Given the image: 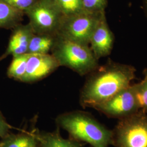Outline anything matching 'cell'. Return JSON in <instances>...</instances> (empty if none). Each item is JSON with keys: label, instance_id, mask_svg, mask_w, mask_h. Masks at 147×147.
<instances>
[{"label": "cell", "instance_id": "cell-1", "mask_svg": "<svg viewBox=\"0 0 147 147\" xmlns=\"http://www.w3.org/2000/svg\"><path fill=\"white\" fill-rule=\"evenodd\" d=\"M136 69L131 65L109 59L87 75L80 94V104L94 109L131 84Z\"/></svg>", "mask_w": 147, "mask_h": 147}, {"label": "cell", "instance_id": "cell-2", "mask_svg": "<svg viewBox=\"0 0 147 147\" xmlns=\"http://www.w3.org/2000/svg\"><path fill=\"white\" fill-rule=\"evenodd\" d=\"M55 121L58 127L68 132L71 138L88 143L92 147L112 145V130L87 112L76 110L63 113Z\"/></svg>", "mask_w": 147, "mask_h": 147}, {"label": "cell", "instance_id": "cell-3", "mask_svg": "<svg viewBox=\"0 0 147 147\" xmlns=\"http://www.w3.org/2000/svg\"><path fill=\"white\" fill-rule=\"evenodd\" d=\"M51 54L60 67L70 69L80 76L87 75L99 65L88 45L56 34Z\"/></svg>", "mask_w": 147, "mask_h": 147}, {"label": "cell", "instance_id": "cell-4", "mask_svg": "<svg viewBox=\"0 0 147 147\" xmlns=\"http://www.w3.org/2000/svg\"><path fill=\"white\" fill-rule=\"evenodd\" d=\"M115 147H147V113L140 110L119 119L112 130Z\"/></svg>", "mask_w": 147, "mask_h": 147}, {"label": "cell", "instance_id": "cell-5", "mask_svg": "<svg viewBox=\"0 0 147 147\" xmlns=\"http://www.w3.org/2000/svg\"><path fill=\"white\" fill-rule=\"evenodd\" d=\"M25 14L37 34L56 35L64 17L53 0H38Z\"/></svg>", "mask_w": 147, "mask_h": 147}, {"label": "cell", "instance_id": "cell-6", "mask_svg": "<svg viewBox=\"0 0 147 147\" xmlns=\"http://www.w3.org/2000/svg\"><path fill=\"white\" fill-rule=\"evenodd\" d=\"M105 11L80 13L64 16L57 34L75 42L89 46L90 38Z\"/></svg>", "mask_w": 147, "mask_h": 147}, {"label": "cell", "instance_id": "cell-7", "mask_svg": "<svg viewBox=\"0 0 147 147\" xmlns=\"http://www.w3.org/2000/svg\"><path fill=\"white\" fill-rule=\"evenodd\" d=\"M107 117L118 120L131 116L140 110L135 84L121 90L109 100L94 108Z\"/></svg>", "mask_w": 147, "mask_h": 147}, {"label": "cell", "instance_id": "cell-8", "mask_svg": "<svg viewBox=\"0 0 147 147\" xmlns=\"http://www.w3.org/2000/svg\"><path fill=\"white\" fill-rule=\"evenodd\" d=\"M60 67L51 53L28 54L26 70L22 82L32 84L45 79Z\"/></svg>", "mask_w": 147, "mask_h": 147}, {"label": "cell", "instance_id": "cell-9", "mask_svg": "<svg viewBox=\"0 0 147 147\" xmlns=\"http://www.w3.org/2000/svg\"><path fill=\"white\" fill-rule=\"evenodd\" d=\"M115 36L111 30L104 14L95 27L89 40V47L99 60L110 55L113 50Z\"/></svg>", "mask_w": 147, "mask_h": 147}, {"label": "cell", "instance_id": "cell-10", "mask_svg": "<svg viewBox=\"0 0 147 147\" xmlns=\"http://www.w3.org/2000/svg\"><path fill=\"white\" fill-rule=\"evenodd\" d=\"M12 30L5 52L0 56V61L10 55L14 57L27 53L29 43L34 34L31 26L28 23L20 24Z\"/></svg>", "mask_w": 147, "mask_h": 147}, {"label": "cell", "instance_id": "cell-11", "mask_svg": "<svg viewBox=\"0 0 147 147\" xmlns=\"http://www.w3.org/2000/svg\"><path fill=\"white\" fill-rule=\"evenodd\" d=\"M37 147H83L84 143L71 138L61 136L58 127L53 132L36 131Z\"/></svg>", "mask_w": 147, "mask_h": 147}, {"label": "cell", "instance_id": "cell-12", "mask_svg": "<svg viewBox=\"0 0 147 147\" xmlns=\"http://www.w3.org/2000/svg\"><path fill=\"white\" fill-rule=\"evenodd\" d=\"M36 129L31 131L23 130L17 134H9L2 138L0 147H33L37 145Z\"/></svg>", "mask_w": 147, "mask_h": 147}, {"label": "cell", "instance_id": "cell-13", "mask_svg": "<svg viewBox=\"0 0 147 147\" xmlns=\"http://www.w3.org/2000/svg\"><path fill=\"white\" fill-rule=\"evenodd\" d=\"M24 16V12L0 0V28L13 30L21 24Z\"/></svg>", "mask_w": 147, "mask_h": 147}, {"label": "cell", "instance_id": "cell-14", "mask_svg": "<svg viewBox=\"0 0 147 147\" xmlns=\"http://www.w3.org/2000/svg\"><path fill=\"white\" fill-rule=\"evenodd\" d=\"M56 35L34 34L31 38L27 54H47L52 49Z\"/></svg>", "mask_w": 147, "mask_h": 147}, {"label": "cell", "instance_id": "cell-15", "mask_svg": "<svg viewBox=\"0 0 147 147\" xmlns=\"http://www.w3.org/2000/svg\"><path fill=\"white\" fill-rule=\"evenodd\" d=\"M28 57L27 53L13 57L11 64L7 69V76L21 82L26 73Z\"/></svg>", "mask_w": 147, "mask_h": 147}, {"label": "cell", "instance_id": "cell-16", "mask_svg": "<svg viewBox=\"0 0 147 147\" xmlns=\"http://www.w3.org/2000/svg\"><path fill=\"white\" fill-rule=\"evenodd\" d=\"M64 16H73L84 10L81 0H53Z\"/></svg>", "mask_w": 147, "mask_h": 147}, {"label": "cell", "instance_id": "cell-17", "mask_svg": "<svg viewBox=\"0 0 147 147\" xmlns=\"http://www.w3.org/2000/svg\"><path fill=\"white\" fill-rule=\"evenodd\" d=\"M144 78L135 84L137 98L140 110L147 113V68L144 71Z\"/></svg>", "mask_w": 147, "mask_h": 147}, {"label": "cell", "instance_id": "cell-18", "mask_svg": "<svg viewBox=\"0 0 147 147\" xmlns=\"http://www.w3.org/2000/svg\"><path fill=\"white\" fill-rule=\"evenodd\" d=\"M85 11L98 13L105 11L107 6V0H81Z\"/></svg>", "mask_w": 147, "mask_h": 147}, {"label": "cell", "instance_id": "cell-19", "mask_svg": "<svg viewBox=\"0 0 147 147\" xmlns=\"http://www.w3.org/2000/svg\"><path fill=\"white\" fill-rule=\"evenodd\" d=\"M7 3L19 11L25 13L38 0H3Z\"/></svg>", "mask_w": 147, "mask_h": 147}, {"label": "cell", "instance_id": "cell-20", "mask_svg": "<svg viewBox=\"0 0 147 147\" xmlns=\"http://www.w3.org/2000/svg\"><path fill=\"white\" fill-rule=\"evenodd\" d=\"M11 128V125L7 123L5 118L0 111V137L3 138L8 136L10 134L9 131Z\"/></svg>", "mask_w": 147, "mask_h": 147}, {"label": "cell", "instance_id": "cell-21", "mask_svg": "<svg viewBox=\"0 0 147 147\" xmlns=\"http://www.w3.org/2000/svg\"><path fill=\"white\" fill-rule=\"evenodd\" d=\"M142 4H143V8L144 10V12L147 18V0H143Z\"/></svg>", "mask_w": 147, "mask_h": 147}, {"label": "cell", "instance_id": "cell-22", "mask_svg": "<svg viewBox=\"0 0 147 147\" xmlns=\"http://www.w3.org/2000/svg\"><path fill=\"white\" fill-rule=\"evenodd\" d=\"M37 147V145H36V146H34V147Z\"/></svg>", "mask_w": 147, "mask_h": 147}]
</instances>
